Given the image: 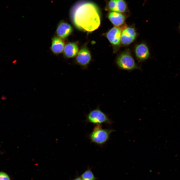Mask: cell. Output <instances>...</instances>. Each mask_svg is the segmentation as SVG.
<instances>
[{
	"label": "cell",
	"instance_id": "cell-7",
	"mask_svg": "<svg viewBox=\"0 0 180 180\" xmlns=\"http://www.w3.org/2000/svg\"><path fill=\"white\" fill-rule=\"evenodd\" d=\"M122 30L120 27L115 26L112 28L108 32L107 38L112 44L118 46L120 45Z\"/></svg>",
	"mask_w": 180,
	"mask_h": 180
},
{
	"label": "cell",
	"instance_id": "cell-11",
	"mask_svg": "<svg viewBox=\"0 0 180 180\" xmlns=\"http://www.w3.org/2000/svg\"><path fill=\"white\" fill-rule=\"evenodd\" d=\"M135 53L136 57L140 60L147 59L150 54L148 47L144 44H140L136 46Z\"/></svg>",
	"mask_w": 180,
	"mask_h": 180
},
{
	"label": "cell",
	"instance_id": "cell-13",
	"mask_svg": "<svg viewBox=\"0 0 180 180\" xmlns=\"http://www.w3.org/2000/svg\"><path fill=\"white\" fill-rule=\"evenodd\" d=\"M78 50V46L76 44L72 42L69 43L64 47V54L68 58L73 57L77 54Z\"/></svg>",
	"mask_w": 180,
	"mask_h": 180
},
{
	"label": "cell",
	"instance_id": "cell-9",
	"mask_svg": "<svg viewBox=\"0 0 180 180\" xmlns=\"http://www.w3.org/2000/svg\"><path fill=\"white\" fill-rule=\"evenodd\" d=\"M108 19L114 26H118L124 24L126 17L124 14L115 12H110L108 15Z\"/></svg>",
	"mask_w": 180,
	"mask_h": 180
},
{
	"label": "cell",
	"instance_id": "cell-16",
	"mask_svg": "<svg viewBox=\"0 0 180 180\" xmlns=\"http://www.w3.org/2000/svg\"><path fill=\"white\" fill-rule=\"evenodd\" d=\"M74 180H83L82 178H78L74 179Z\"/></svg>",
	"mask_w": 180,
	"mask_h": 180
},
{
	"label": "cell",
	"instance_id": "cell-4",
	"mask_svg": "<svg viewBox=\"0 0 180 180\" xmlns=\"http://www.w3.org/2000/svg\"><path fill=\"white\" fill-rule=\"evenodd\" d=\"M116 63L120 68L124 70H131L137 67L133 58L128 51L122 52L118 56Z\"/></svg>",
	"mask_w": 180,
	"mask_h": 180
},
{
	"label": "cell",
	"instance_id": "cell-3",
	"mask_svg": "<svg viewBox=\"0 0 180 180\" xmlns=\"http://www.w3.org/2000/svg\"><path fill=\"white\" fill-rule=\"evenodd\" d=\"M86 122L95 124L102 123L110 124L113 122L108 116L102 111L99 107L90 111L86 116Z\"/></svg>",
	"mask_w": 180,
	"mask_h": 180
},
{
	"label": "cell",
	"instance_id": "cell-6",
	"mask_svg": "<svg viewBox=\"0 0 180 180\" xmlns=\"http://www.w3.org/2000/svg\"><path fill=\"white\" fill-rule=\"evenodd\" d=\"M136 36V31L133 28H126L122 31L120 38L121 42L124 45L130 44L134 40Z\"/></svg>",
	"mask_w": 180,
	"mask_h": 180
},
{
	"label": "cell",
	"instance_id": "cell-8",
	"mask_svg": "<svg viewBox=\"0 0 180 180\" xmlns=\"http://www.w3.org/2000/svg\"><path fill=\"white\" fill-rule=\"evenodd\" d=\"M91 56L89 51L86 48H83L78 52L76 58L77 62L80 65L86 66L90 62Z\"/></svg>",
	"mask_w": 180,
	"mask_h": 180
},
{
	"label": "cell",
	"instance_id": "cell-2",
	"mask_svg": "<svg viewBox=\"0 0 180 180\" xmlns=\"http://www.w3.org/2000/svg\"><path fill=\"white\" fill-rule=\"evenodd\" d=\"M114 131L112 129H103L101 124H96L89 134V138L92 142L102 145L108 141L111 133Z\"/></svg>",
	"mask_w": 180,
	"mask_h": 180
},
{
	"label": "cell",
	"instance_id": "cell-12",
	"mask_svg": "<svg viewBox=\"0 0 180 180\" xmlns=\"http://www.w3.org/2000/svg\"><path fill=\"white\" fill-rule=\"evenodd\" d=\"M64 47V44L60 38L57 37H54L53 38L51 49L54 53L57 54L62 52Z\"/></svg>",
	"mask_w": 180,
	"mask_h": 180
},
{
	"label": "cell",
	"instance_id": "cell-14",
	"mask_svg": "<svg viewBox=\"0 0 180 180\" xmlns=\"http://www.w3.org/2000/svg\"><path fill=\"white\" fill-rule=\"evenodd\" d=\"M81 177L83 180H94L96 179L92 173L89 170L86 171L83 173Z\"/></svg>",
	"mask_w": 180,
	"mask_h": 180
},
{
	"label": "cell",
	"instance_id": "cell-15",
	"mask_svg": "<svg viewBox=\"0 0 180 180\" xmlns=\"http://www.w3.org/2000/svg\"><path fill=\"white\" fill-rule=\"evenodd\" d=\"M0 180H10L9 176L6 173L0 172Z\"/></svg>",
	"mask_w": 180,
	"mask_h": 180
},
{
	"label": "cell",
	"instance_id": "cell-17",
	"mask_svg": "<svg viewBox=\"0 0 180 180\" xmlns=\"http://www.w3.org/2000/svg\"><path fill=\"white\" fill-rule=\"evenodd\" d=\"M179 29H180V26H179Z\"/></svg>",
	"mask_w": 180,
	"mask_h": 180
},
{
	"label": "cell",
	"instance_id": "cell-5",
	"mask_svg": "<svg viewBox=\"0 0 180 180\" xmlns=\"http://www.w3.org/2000/svg\"><path fill=\"white\" fill-rule=\"evenodd\" d=\"M108 10L122 13L128 12V8L127 3L124 0H110L107 5Z\"/></svg>",
	"mask_w": 180,
	"mask_h": 180
},
{
	"label": "cell",
	"instance_id": "cell-10",
	"mask_svg": "<svg viewBox=\"0 0 180 180\" xmlns=\"http://www.w3.org/2000/svg\"><path fill=\"white\" fill-rule=\"evenodd\" d=\"M72 31V29L70 25L66 23L61 22L57 27L56 33L60 38H64L70 35Z\"/></svg>",
	"mask_w": 180,
	"mask_h": 180
},
{
	"label": "cell",
	"instance_id": "cell-1",
	"mask_svg": "<svg viewBox=\"0 0 180 180\" xmlns=\"http://www.w3.org/2000/svg\"><path fill=\"white\" fill-rule=\"evenodd\" d=\"M71 16L74 25L81 30L92 32L97 29L100 25L98 10L91 2H83L77 4L71 10Z\"/></svg>",
	"mask_w": 180,
	"mask_h": 180
}]
</instances>
